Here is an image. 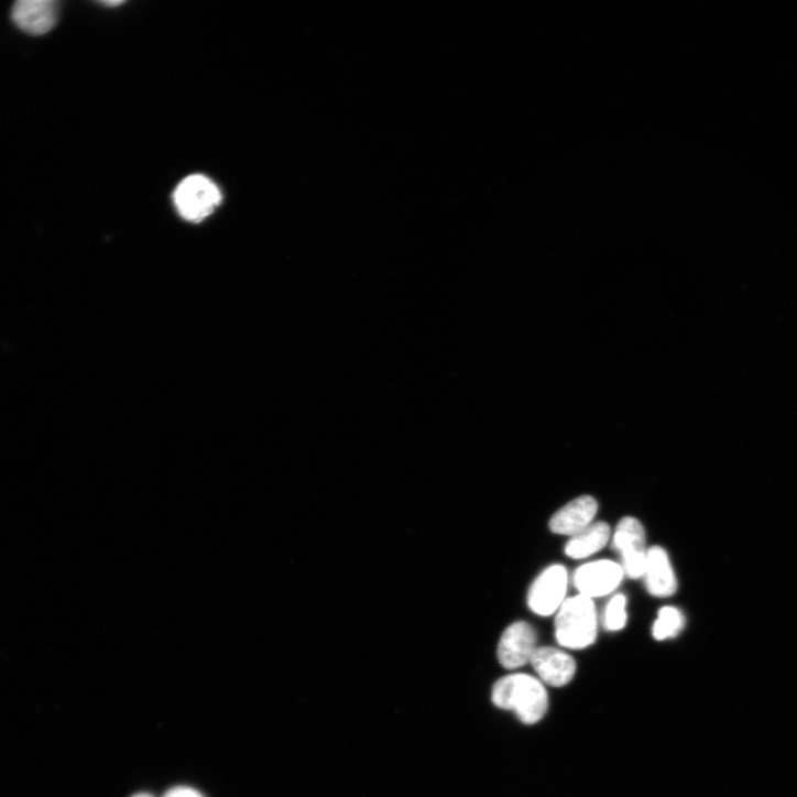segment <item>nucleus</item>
Returning <instances> with one entry per match:
<instances>
[{
  "label": "nucleus",
  "instance_id": "3",
  "mask_svg": "<svg viewBox=\"0 0 797 797\" xmlns=\"http://www.w3.org/2000/svg\"><path fill=\"white\" fill-rule=\"evenodd\" d=\"M222 195L218 186L205 175L183 179L174 193L179 216L189 222H201L220 206Z\"/></svg>",
  "mask_w": 797,
  "mask_h": 797
},
{
  "label": "nucleus",
  "instance_id": "9",
  "mask_svg": "<svg viewBox=\"0 0 797 797\" xmlns=\"http://www.w3.org/2000/svg\"><path fill=\"white\" fill-rule=\"evenodd\" d=\"M531 664L541 680L555 688L568 685L576 674L575 660L565 652L553 647H538Z\"/></svg>",
  "mask_w": 797,
  "mask_h": 797
},
{
  "label": "nucleus",
  "instance_id": "14",
  "mask_svg": "<svg viewBox=\"0 0 797 797\" xmlns=\"http://www.w3.org/2000/svg\"><path fill=\"white\" fill-rule=\"evenodd\" d=\"M626 597L616 594L607 607L604 614V627L609 632L622 631L627 623Z\"/></svg>",
  "mask_w": 797,
  "mask_h": 797
},
{
  "label": "nucleus",
  "instance_id": "11",
  "mask_svg": "<svg viewBox=\"0 0 797 797\" xmlns=\"http://www.w3.org/2000/svg\"><path fill=\"white\" fill-rule=\"evenodd\" d=\"M651 594L667 598L676 593L678 582L669 556L660 546L648 549L644 576Z\"/></svg>",
  "mask_w": 797,
  "mask_h": 797
},
{
  "label": "nucleus",
  "instance_id": "13",
  "mask_svg": "<svg viewBox=\"0 0 797 797\" xmlns=\"http://www.w3.org/2000/svg\"><path fill=\"white\" fill-rule=\"evenodd\" d=\"M684 614L675 608H664L658 613V619L653 627V636L656 641H666L677 637L685 627Z\"/></svg>",
  "mask_w": 797,
  "mask_h": 797
},
{
  "label": "nucleus",
  "instance_id": "8",
  "mask_svg": "<svg viewBox=\"0 0 797 797\" xmlns=\"http://www.w3.org/2000/svg\"><path fill=\"white\" fill-rule=\"evenodd\" d=\"M59 18L56 0H20L12 10L15 26L32 36H43L53 31Z\"/></svg>",
  "mask_w": 797,
  "mask_h": 797
},
{
  "label": "nucleus",
  "instance_id": "1",
  "mask_svg": "<svg viewBox=\"0 0 797 797\" xmlns=\"http://www.w3.org/2000/svg\"><path fill=\"white\" fill-rule=\"evenodd\" d=\"M493 703L514 711L525 724L539 722L548 709V695L541 680L525 674L509 675L495 683Z\"/></svg>",
  "mask_w": 797,
  "mask_h": 797
},
{
  "label": "nucleus",
  "instance_id": "4",
  "mask_svg": "<svg viewBox=\"0 0 797 797\" xmlns=\"http://www.w3.org/2000/svg\"><path fill=\"white\" fill-rule=\"evenodd\" d=\"M568 572L563 565L546 568L532 583L527 594L529 610L543 618L559 611L566 601Z\"/></svg>",
  "mask_w": 797,
  "mask_h": 797
},
{
  "label": "nucleus",
  "instance_id": "17",
  "mask_svg": "<svg viewBox=\"0 0 797 797\" xmlns=\"http://www.w3.org/2000/svg\"><path fill=\"white\" fill-rule=\"evenodd\" d=\"M102 4L106 7H117V6H121L122 3L121 2H105Z\"/></svg>",
  "mask_w": 797,
  "mask_h": 797
},
{
  "label": "nucleus",
  "instance_id": "2",
  "mask_svg": "<svg viewBox=\"0 0 797 797\" xmlns=\"http://www.w3.org/2000/svg\"><path fill=\"white\" fill-rule=\"evenodd\" d=\"M597 611L590 598L577 594L568 598L557 612L555 636L568 649H583L596 642Z\"/></svg>",
  "mask_w": 797,
  "mask_h": 797
},
{
  "label": "nucleus",
  "instance_id": "5",
  "mask_svg": "<svg viewBox=\"0 0 797 797\" xmlns=\"http://www.w3.org/2000/svg\"><path fill=\"white\" fill-rule=\"evenodd\" d=\"M613 542L622 557L624 572L633 579L643 577L648 549L642 523L634 517L623 518L618 525Z\"/></svg>",
  "mask_w": 797,
  "mask_h": 797
},
{
  "label": "nucleus",
  "instance_id": "6",
  "mask_svg": "<svg viewBox=\"0 0 797 797\" xmlns=\"http://www.w3.org/2000/svg\"><path fill=\"white\" fill-rule=\"evenodd\" d=\"M625 576L622 565L609 560H596L580 566L574 574V585L579 594L603 597L615 591Z\"/></svg>",
  "mask_w": 797,
  "mask_h": 797
},
{
  "label": "nucleus",
  "instance_id": "10",
  "mask_svg": "<svg viewBox=\"0 0 797 797\" xmlns=\"http://www.w3.org/2000/svg\"><path fill=\"white\" fill-rule=\"evenodd\" d=\"M597 511V501L589 495H582L556 512L549 522V528L555 534L571 537L592 524Z\"/></svg>",
  "mask_w": 797,
  "mask_h": 797
},
{
  "label": "nucleus",
  "instance_id": "16",
  "mask_svg": "<svg viewBox=\"0 0 797 797\" xmlns=\"http://www.w3.org/2000/svg\"><path fill=\"white\" fill-rule=\"evenodd\" d=\"M131 797H153V796L149 793L141 791V793H137V794L132 795Z\"/></svg>",
  "mask_w": 797,
  "mask_h": 797
},
{
  "label": "nucleus",
  "instance_id": "12",
  "mask_svg": "<svg viewBox=\"0 0 797 797\" xmlns=\"http://www.w3.org/2000/svg\"><path fill=\"white\" fill-rule=\"evenodd\" d=\"M612 536L607 522H594L587 528L570 537L565 554L572 559H582L602 550Z\"/></svg>",
  "mask_w": 797,
  "mask_h": 797
},
{
  "label": "nucleus",
  "instance_id": "7",
  "mask_svg": "<svg viewBox=\"0 0 797 797\" xmlns=\"http://www.w3.org/2000/svg\"><path fill=\"white\" fill-rule=\"evenodd\" d=\"M537 648L535 630L528 623L516 622L502 634L498 646V658L505 669L514 670L531 664Z\"/></svg>",
  "mask_w": 797,
  "mask_h": 797
},
{
  "label": "nucleus",
  "instance_id": "15",
  "mask_svg": "<svg viewBox=\"0 0 797 797\" xmlns=\"http://www.w3.org/2000/svg\"><path fill=\"white\" fill-rule=\"evenodd\" d=\"M163 797H206V795L194 787L177 785L167 789Z\"/></svg>",
  "mask_w": 797,
  "mask_h": 797
}]
</instances>
